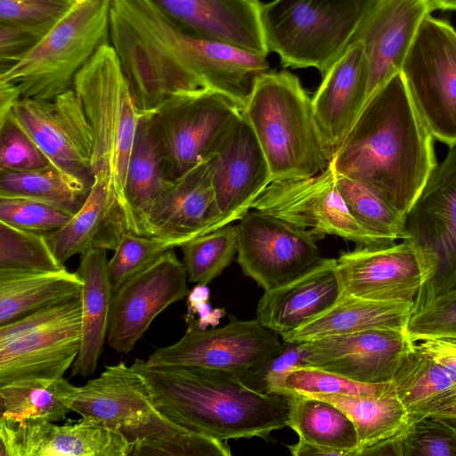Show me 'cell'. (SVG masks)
I'll use <instances>...</instances> for the list:
<instances>
[{
  "instance_id": "6da1fadb",
  "label": "cell",
  "mask_w": 456,
  "mask_h": 456,
  "mask_svg": "<svg viewBox=\"0 0 456 456\" xmlns=\"http://www.w3.org/2000/svg\"><path fill=\"white\" fill-rule=\"evenodd\" d=\"M336 172L363 182L406 215L436 167L434 137L401 72L365 102L331 160Z\"/></svg>"
},
{
  "instance_id": "7a4b0ae2",
  "label": "cell",
  "mask_w": 456,
  "mask_h": 456,
  "mask_svg": "<svg viewBox=\"0 0 456 456\" xmlns=\"http://www.w3.org/2000/svg\"><path fill=\"white\" fill-rule=\"evenodd\" d=\"M142 379L150 398L167 419L222 441L268 439L287 427L289 397L264 395L232 372L191 365H131Z\"/></svg>"
},
{
  "instance_id": "3957f363",
  "label": "cell",
  "mask_w": 456,
  "mask_h": 456,
  "mask_svg": "<svg viewBox=\"0 0 456 456\" xmlns=\"http://www.w3.org/2000/svg\"><path fill=\"white\" fill-rule=\"evenodd\" d=\"M71 411L81 419L121 434L131 455L231 456L222 441L189 430L164 417L152 403L145 384L124 362L106 366L101 375L77 387Z\"/></svg>"
},
{
  "instance_id": "277c9868",
  "label": "cell",
  "mask_w": 456,
  "mask_h": 456,
  "mask_svg": "<svg viewBox=\"0 0 456 456\" xmlns=\"http://www.w3.org/2000/svg\"><path fill=\"white\" fill-rule=\"evenodd\" d=\"M73 90L93 134V175L103 173L112 200L128 232L137 233L125 188L138 122V109L117 53L110 43L98 49L77 74Z\"/></svg>"
},
{
  "instance_id": "5b68a950",
  "label": "cell",
  "mask_w": 456,
  "mask_h": 456,
  "mask_svg": "<svg viewBox=\"0 0 456 456\" xmlns=\"http://www.w3.org/2000/svg\"><path fill=\"white\" fill-rule=\"evenodd\" d=\"M267 160L272 182L308 177L328 167L312 99L289 71H267L255 81L242 110Z\"/></svg>"
},
{
  "instance_id": "8992f818",
  "label": "cell",
  "mask_w": 456,
  "mask_h": 456,
  "mask_svg": "<svg viewBox=\"0 0 456 456\" xmlns=\"http://www.w3.org/2000/svg\"><path fill=\"white\" fill-rule=\"evenodd\" d=\"M377 0H273L258 16L269 52L284 68H315L322 76L350 45Z\"/></svg>"
},
{
  "instance_id": "52a82bcc",
  "label": "cell",
  "mask_w": 456,
  "mask_h": 456,
  "mask_svg": "<svg viewBox=\"0 0 456 456\" xmlns=\"http://www.w3.org/2000/svg\"><path fill=\"white\" fill-rule=\"evenodd\" d=\"M112 0H75L69 11L21 61L0 75L21 98L53 100L73 89L80 69L110 43Z\"/></svg>"
},
{
  "instance_id": "ba28073f",
  "label": "cell",
  "mask_w": 456,
  "mask_h": 456,
  "mask_svg": "<svg viewBox=\"0 0 456 456\" xmlns=\"http://www.w3.org/2000/svg\"><path fill=\"white\" fill-rule=\"evenodd\" d=\"M81 333L80 296L0 325V386L63 378L78 355Z\"/></svg>"
},
{
  "instance_id": "9c48e42d",
  "label": "cell",
  "mask_w": 456,
  "mask_h": 456,
  "mask_svg": "<svg viewBox=\"0 0 456 456\" xmlns=\"http://www.w3.org/2000/svg\"><path fill=\"white\" fill-rule=\"evenodd\" d=\"M148 115L175 180L215 153L242 109L222 94L202 87L171 96Z\"/></svg>"
},
{
  "instance_id": "30bf717a",
  "label": "cell",
  "mask_w": 456,
  "mask_h": 456,
  "mask_svg": "<svg viewBox=\"0 0 456 456\" xmlns=\"http://www.w3.org/2000/svg\"><path fill=\"white\" fill-rule=\"evenodd\" d=\"M409 95L433 137L456 145V30L428 15L403 61Z\"/></svg>"
},
{
  "instance_id": "8fae6325",
  "label": "cell",
  "mask_w": 456,
  "mask_h": 456,
  "mask_svg": "<svg viewBox=\"0 0 456 456\" xmlns=\"http://www.w3.org/2000/svg\"><path fill=\"white\" fill-rule=\"evenodd\" d=\"M252 208L305 229L315 240L334 235L356 247L395 243L370 232L352 216L338 189L331 161L313 176L272 182Z\"/></svg>"
},
{
  "instance_id": "7c38bea8",
  "label": "cell",
  "mask_w": 456,
  "mask_h": 456,
  "mask_svg": "<svg viewBox=\"0 0 456 456\" xmlns=\"http://www.w3.org/2000/svg\"><path fill=\"white\" fill-rule=\"evenodd\" d=\"M405 229L404 240L422 251L431 270L414 302L417 307L456 287V145L406 214Z\"/></svg>"
},
{
  "instance_id": "4fadbf2b",
  "label": "cell",
  "mask_w": 456,
  "mask_h": 456,
  "mask_svg": "<svg viewBox=\"0 0 456 456\" xmlns=\"http://www.w3.org/2000/svg\"><path fill=\"white\" fill-rule=\"evenodd\" d=\"M237 231V262L265 290L289 283L322 258L308 231L262 211H248Z\"/></svg>"
},
{
  "instance_id": "5bb4252c",
  "label": "cell",
  "mask_w": 456,
  "mask_h": 456,
  "mask_svg": "<svg viewBox=\"0 0 456 456\" xmlns=\"http://www.w3.org/2000/svg\"><path fill=\"white\" fill-rule=\"evenodd\" d=\"M279 334L257 319L242 321L230 316L221 328L188 327L175 344L156 348L148 365H191L232 372L240 378L253 366L276 354L282 346Z\"/></svg>"
},
{
  "instance_id": "9a60e30c",
  "label": "cell",
  "mask_w": 456,
  "mask_h": 456,
  "mask_svg": "<svg viewBox=\"0 0 456 456\" xmlns=\"http://www.w3.org/2000/svg\"><path fill=\"white\" fill-rule=\"evenodd\" d=\"M337 271L343 293L387 302L414 303L431 276L424 254L408 240L342 252Z\"/></svg>"
},
{
  "instance_id": "2e32d148",
  "label": "cell",
  "mask_w": 456,
  "mask_h": 456,
  "mask_svg": "<svg viewBox=\"0 0 456 456\" xmlns=\"http://www.w3.org/2000/svg\"><path fill=\"white\" fill-rule=\"evenodd\" d=\"M185 266L174 248L113 291L107 343L116 352L133 350L152 321L166 308L188 296Z\"/></svg>"
},
{
  "instance_id": "e0dca14e",
  "label": "cell",
  "mask_w": 456,
  "mask_h": 456,
  "mask_svg": "<svg viewBox=\"0 0 456 456\" xmlns=\"http://www.w3.org/2000/svg\"><path fill=\"white\" fill-rule=\"evenodd\" d=\"M12 110L50 162L93 183V134L73 89L53 100L20 98Z\"/></svg>"
},
{
  "instance_id": "ac0fdd59",
  "label": "cell",
  "mask_w": 456,
  "mask_h": 456,
  "mask_svg": "<svg viewBox=\"0 0 456 456\" xmlns=\"http://www.w3.org/2000/svg\"><path fill=\"white\" fill-rule=\"evenodd\" d=\"M303 346L305 366L380 384L392 381L413 342L407 331L375 329L303 341Z\"/></svg>"
},
{
  "instance_id": "d6986e66",
  "label": "cell",
  "mask_w": 456,
  "mask_h": 456,
  "mask_svg": "<svg viewBox=\"0 0 456 456\" xmlns=\"http://www.w3.org/2000/svg\"><path fill=\"white\" fill-rule=\"evenodd\" d=\"M0 456H128L121 434L81 419L56 425L40 418L0 419Z\"/></svg>"
},
{
  "instance_id": "ffe728a7",
  "label": "cell",
  "mask_w": 456,
  "mask_h": 456,
  "mask_svg": "<svg viewBox=\"0 0 456 456\" xmlns=\"http://www.w3.org/2000/svg\"><path fill=\"white\" fill-rule=\"evenodd\" d=\"M208 161L225 224L240 220L272 183L264 151L243 112Z\"/></svg>"
},
{
  "instance_id": "44dd1931",
  "label": "cell",
  "mask_w": 456,
  "mask_h": 456,
  "mask_svg": "<svg viewBox=\"0 0 456 456\" xmlns=\"http://www.w3.org/2000/svg\"><path fill=\"white\" fill-rule=\"evenodd\" d=\"M208 159L174 180L142 223V235L186 241L225 226ZM181 245V246H182Z\"/></svg>"
},
{
  "instance_id": "7402d4cb",
  "label": "cell",
  "mask_w": 456,
  "mask_h": 456,
  "mask_svg": "<svg viewBox=\"0 0 456 456\" xmlns=\"http://www.w3.org/2000/svg\"><path fill=\"white\" fill-rule=\"evenodd\" d=\"M431 12L428 0L376 1L351 42L364 45L369 69L366 101L401 71L422 21Z\"/></svg>"
},
{
  "instance_id": "603a6c76",
  "label": "cell",
  "mask_w": 456,
  "mask_h": 456,
  "mask_svg": "<svg viewBox=\"0 0 456 456\" xmlns=\"http://www.w3.org/2000/svg\"><path fill=\"white\" fill-rule=\"evenodd\" d=\"M182 32L228 43L267 56L260 3L248 0H145Z\"/></svg>"
},
{
  "instance_id": "cb8c5ba5",
  "label": "cell",
  "mask_w": 456,
  "mask_h": 456,
  "mask_svg": "<svg viewBox=\"0 0 456 456\" xmlns=\"http://www.w3.org/2000/svg\"><path fill=\"white\" fill-rule=\"evenodd\" d=\"M322 77L312 107L332 160L366 101L369 69L363 44L352 43Z\"/></svg>"
},
{
  "instance_id": "d4e9b609",
  "label": "cell",
  "mask_w": 456,
  "mask_h": 456,
  "mask_svg": "<svg viewBox=\"0 0 456 456\" xmlns=\"http://www.w3.org/2000/svg\"><path fill=\"white\" fill-rule=\"evenodd\" d=\"M341 294L337 259L322 257L295 280L265 290L257 303L256 319L282 337L325 313Z\"/></svg>"
},
{
  "instance_id": "484cf974",
  "label": "cell",
  "mask_w": 456,
  "mask_h": 456,
  "mask_svg": "<svg viewBox=\"0 0 456 456\" xmlns=\"http://www.w3.org/2000/svg\"><path fill=\"white\" fill-rule=\"evenodd\" d=\"M126 231L109 181L103 173H97L79 210L62 227L45 237L56 258L64 265L71 256L93 248L114 251Z\"/></svg>"
},
{
  "instance_id": "4316f807",
  "label": "cell",
  "mask_w": 456,
  "mask_h": 456,
  "mask_svg": "<svg viewBox=\"0 0 456 456\" xmlns=\"http://www.w3.org/2000/svg\"><path fill=\"white\" fill-rule=\"evenodd\" d=\"M107 250L90 248L80 255L77 270L83 281L81 290V346L71 366L70 376L86 378L94 373L107 340L113 294L108 273Z\"/></svg>"
},
{
  "instance_id": "83f0119b",
  "label": "cell",
  "mask_w": 456,
  "mask_h": 456,
  "mask_svg": "<svg viewBox=\"0 0 456 456\" xmlns=\"http://www.w3.org/2000/svg\"><path fill=\"white\" fill-rule=\"evenodd\" d=\"M414 303L359 298L342 292L325 313L281 337L284 341H308L326 336L375 329L407 331Z\"/></svg>"
},
{
  "instance_id": "f1b7e54d",
  "label": "cell",
  "mask_w": 456,
  "mask_h": 456,
  "mask_svg": "<svg viewBox=\"0 0 456 456\" xmlns=\"http://www.w3.org/2000/svg\"><path fill=\"white\" fill-rule=\"evenodd\" d=\"M83 281L66 268L57 272L0 270V325L80 296Z\"/></svg>"
},
{
  "instance_id": "f546056e",
  "label": "cell",
  "mask_w": 456,
  "mask_h": 456,
  "mask_svg": "<svg viewBox=\"0 0 456 456\" xmlns=\"http://www.w3.org/2000/svg\"><path fill=\"white\" fill-rule=\"evenodd\" d=\"M172 179L151 130L149 115L138 122L126 180V199L137 234L142 235V220Z\"/></svg>"
},
{
  "instance_id": "4dcf8cb0",
  "label": "cell",
  "mask_w": 456,
  "mask_h": 456,
  "mask_svg": "<svg viewBox=\"0 0 456 456\" xmlns=\"http://www.w3.org/2000/svg\"><path fill=\"white\" fill-rule=\"evenodd\" d=\"M344 411L353 420L358 438L355 456L374 445L391 440L411 423L410 415L394 386L373 395H315Z\"/></svg>"
},
{
  "instance_id": "1f68e13d",
  "label": "cell",
  "mask_w": 456,
  "mask_h": 456,
  "mask_svg": "<svg viewBox=\"0 0 456 456\" xmlns=\"http://www.w3.org/2000/svg\"><path fill=\"white\" fill-rule=\"evenodd\" d=\"M289 412L287 427L299 439L335 449L346 456H355L357 433L349 416L330 402L307 396H289Z\"/></svg>"
},
{
  "instance_id": "d6a6232c",
  "label": "cell",
  "mask_w": 456,
  "mask_h": 456,
  "mask_svg": "<svg viewBox=\"0 0 456 456\" xmlns=\"http://www.w3.org/2000/svg\"><path fill=\"white\" fill-rule=\"evenodd\" d=\"M92 183L50 162L27 171L0 173V196L27 198L54 205L74 216Z\"/></svg>"
},
{
  "instance_id": "836d02e7",
  "label": "cell",
  "mask_w": 456,
  "mask_h": 456,
  "mask_svg": "<svg viewBox=\"0 0 456 456\" xmlns=\"http://www.w3.org/2000/svg\"><path fill=\"white\" fill-rule=\"evenodd\" d=\"M77 387L64 378L12 381L0 386V419L61 421L71 411Z\"/></svg>"
},
{
  "instance_id": "e575fe53",
  "label": "cell",
  "mask_w": 456,
  "mask_h": 456,
  "mask_svg": "<svg viewBox=\"0 0 456 456\" xmlns=\"http://www.w3.org/2000/svg\"><path fill=\"white\" fill-rule=\"evenodd\" d=\"M391 382L411 421L425 417L431 404L456 386L437 362L414 346L404 356Z\"/></svg>"
},
{
  "instance_id": "d590c367",
  "label": "cell",
  "mask_w": 456,
  "mask_h": 456,
  "mask_svg": "<svg viewBox=\"0 0 456 456\" xmlns=\"http://www.w3.org/2000/svg\"><path fill=\"white\" fill-rule=\"evenodd\" d=\"M336 183L350 213L370 232L392 242L406 238V215L369 184L336 172Z\"/></svg>"
},
{
  "instance_id": "8d00e7d4",
  "label": "cell",
  "mask_w": 456,
  "mask_h": 456,
  "mask_svg": "<svg viewBox=\"0 0 456 456\" xmlns=\"http://www.w3.org/2000/svg\"><path fill=\"white\" fill-rule=\"evenodd\" d=\"M362 455L456 456V426L422 417L411 421L396 437L366 449Z\"/></svg>"
},
{
  "instance_id": "74e56055",
  "label": "cell",
  "mask_w": 456,
  "mask_h": 456,
  "mask_svg": "<svg viewBox=\"0 0 456 456\" xmlns=\"http://www.w3.org/2000/svg\"><path fill=\"white\" fill-rule=\"evenodd\" d=\"M237 225L229 224L191 239L180 248L188 281L209 284L231 265L237 254Z\"/></svg>"
},
{
  "instance_id": "f35d334b",
  "label": "cell",
  "mask_w": 456,
  "mask_h": 456,
  "mask_svg": "<svg viewBox=\"0 0 456 456\" xmlns=\"http://www.w3.org/2000/svg\"><path fill=\"white\" fill-rule=\"evenodd\" d=\"M64 268L54 256L45 234L0 222V270L57 272Z\"/></svg>"
},
{
  "instance_id": "ab89813d",
  "label": "cell",
  "mask_w": 456,
  "mask_h": 456,
  "mask_svg": "<svg viewBox=\"0 0 456 456\" xmlns=\"http://www.w3.org/2000/svg\"><path fill=\"white\" fill-rule=\"evenodd\" d=\"M175 239L145 236L126 231L108 261V273L115 291L125 281L148 268L167 250L180 247Z\"/></svg>"
},
{
  "instance_id": "60d3db41",
  "label": "cell",
  "mask_w": 456,
  "mask_h": 456,
  "mask_svg": "<svg viewBox=\"0 0 456 456\" xmlns=\"http://www.w3.org/2000/svg\"><path fill=\"white\" fill-rule=\"evenodd\" d=\"M392 382L370 384L352 380L338 374L311 366H297L285 376L281 395H373L388 390Z\"/></svg>"
},
{
  "instance_id": "b9f144b4",
  "label": "cell",
  "mask_w": 456,
  "mask_h": 456,
  "mask_svg": "<svg viewBox=\"0 0 456 456\" xmlns=\"http://www.w3.org/2000/svg\"><path fill=\"white\" fill-rule=\"evenodd\" d=\"M71 216L44 201L0 196V222L20 230L47 234L62 227Z\"/></svg>"
},
{
  "instance_id": "7bdbcfd3",
  "label": "cell",
  "mask_w": 456,
  "mask_h": 456,
  "mask_svg": "<svg viewBox=\"0 0 456 456\" xmlns=\"http://www.w3.org/2000/svg\"><path fill=\"white\" fill-rule=\"evenodd\" d=\"M407 334L412 342L424 338L456 342V287L414 307Z\"/></svg>"
},
{
  "instance_id": "ee69618b",
  "label": "cell",
  "mask_w": 456,
  "mask_h": 456,
  "mask_svg": "<svg viewBox=\"0 0 456 456\" xmlns=\"http://www.w3.org/2000/svg\"><path fill=\"white\" fill-rule=\"evenodd\" d=\"M49 163L11 110L0 120V173L32 170Z\"/></svg>"
},
{
  "instance_id": "f6af8a7d",
  "label": "cell",
  "mask_w": 456,
  "mask_h": 456,
  "mask_svg": "<svg viewBox=\"0 0 456 456\" xmlns=\"http://www.w3.org/2000/svg\"><path fill=\"white\" fill-rule=\"evenodd\" d=\"M273 355L251 367L242 377L243 383L264 395H280L286 374L294 367L305 366L303 341H284Z\"/></svg>"
},
{
  "instance_id": "bcb514c9",
  "label": "cell",
  "mask_w": 456,
  "mask_h": 456,
  "mask_svg": "<svg viewBox=\"0 0 456 456\" xmlns=\"http://www.w3.org/2000/svg\"><path fill=\"white\" fill-rule=\"evenodd\" d=\"M75 0H0V22L48 33Z\"/></svg>"
},
{
  "instance_id": "7dc6e473",
  "label": "cell",
  "mask_w": 456,
  "mask_h": 456,
  "mask_svg": "<svg viewBox=\"0 0 456 456\" xmlns=\"http://www.w3.org/2000/svg\"><path fill=\"white\" fill-rule=\"evenodd\" d=\"M45 35L31 28L0 22V75L28 55Z\"/></svg>"
},
{
  "instance_id": "c3c4849f",
  "label": "cell",
  "mask_w": 456,
  "mask_h": 456,
  "mask_svg": "<svg viewBox=\"0 0 456 456\" xmlns=\"http://www.w3.org/2000/svg\"><path fill=\"white\" fill-rule=\"evenodd\" d=\"M415 349L437 362L456 382V342L444 338H424L413 342Z\"/></svg>"
},
{
  "instance_id": "681fc988",
  "label": "cell",
  "mask_w": 456,
  "mask_h": 456,
  "mask_svg": "<svg viewBox=\"0 0 456 456\" xmlns=\"http://www.w3.org/2000/svg\"><path fill=\"white\" fill-rule=\"evenodd\" d=\"M433 417L456 426V386L442 394L429 407L425 417Z\"/></svg>"
},
{
  "instance_id": "f907efd6",
  "label": "cell",
  "mask_w": 456,
  "mask_h": 456,
  "mask_svg": "<svg viewBox=\"0 0 456 456\" xmlns=\"http://www.w3.org/2000/svg\"><path fill=\"white\" fill-rule=\"evenodd\" d=\"M224 314V312L222 309H212L211 305L206 301L192 307H188L185 321L189 323L194 319V315L198 314V321L190 323L189 327L206 330L208 326L215 328Z\"/></svg>"
},
{
  "instance_id": "816d5d0a",
  "label": "cell",
  "mask_w": 456,
  "mask_h": 456,
  "mask_svg": "<svg viewBox=\"0 0 456 456\" xmlns=\"http://www.w3.org/2000/svg\"><path fill=\"white\" fill-rule=\"evenodd\" d=\"M21 98L17 85L0 78V120L3 119Z\"/></svg>"
},
{
  "instance_id": "f5cc1de1",
  "label": "cell",
  "mask_w": 456,
  "mask_h": 456,
  "mask_svg": "<svg viewBox=\"0 0 456 456\" xmlns=\"http://www.w3.org/2000/svg\"><path fill=\"white\" fill-rule=\"evenodd\" d=\"M288 448L290 453L295 456H346L345 453L340 451L308 443L302 439H299L298 442L294 444L288 445Z\"/></svg>"
},
{
  "instance_id": "db71d44e",
  "label": "cell",
  "mask_w": 456,
  "mask_h": 456,
  "mask_svg": "<svg viewBox=\"0 0 456 456\" xmlns=\"http://www.w3.org/2000/svg\"><path fill=\"white\" fill-rule=\"evenodd\" d=\"M210 291L207 285L197 284L190 290L187 296L188 307H192L200 303L208 301Z\"/></svg>"
},
{
  "instance_id": "11a10c76",
  "label": "cell",
  "mask_w": 456,
  "mask_h": 456,
  "mask_svg": "<svg viewBox=\"0 0 456 456\" xmlns=\"http://www.w3.org/2000/svg\"><path fill=\"white\" fill-rule=\"evenodd\" d=\"M431 11H456V0H428Z\"/></svg>"
},
{
  "instance_id": "9f6ffc18",
  "label": "cell",
  "mask_w": 456,
  "mask_h": 456,
  "mask_svg": "<svg viewBox=\"0 0 456 456\" xmlns=\"http://www.w3.org/2000/svg\"><path fill=\"white\" fill-rule=\"evenodd\" d=\"M248 1L256 2V3H257V2H258V0H248Z\"/></svg>"
}]
</instances>
